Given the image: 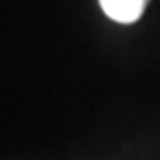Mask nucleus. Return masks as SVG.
Wrapping results in <instances>:
<instances>
[{
  "instance_id": "nucleus-1",
  "label": "nucleus",
  "mask_w": 160,
  "mask_h": 160,
  "mask_svg": "<svg viewBox=\"0 0 160 160\" xmlns=\"http://www.w3.org/2000/svg\"><path fill=\"white\" fill-rule=\"evenodd\" d=\"M106 17L117 23H135L143 15L148 0H98Z\"/></svg>"
}]
</instances>
